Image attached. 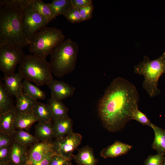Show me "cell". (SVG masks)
<instances>
[{"label":"cell","mask_w":165,"mask_h":165,"mask_svg":"<svg viewBox=\"0 0 165 165\" xmlns=\"http://www.w3.org/2000/svg\"><path fill=\"white\" fill-rule=\"evenodd\" d=\"M139 94L134 85L122 77L114 79L105 90L99 102L98 114L108 131L120 130L133 119L138 109Z\"/></svg>","instance_id":"cell-1"},{"label":"cell","mask_w":165,"mask_h":165,"mask_svg":"<svg viewBox=\"0 0 165 165\" xmlns=\"http://www.w3.org/2000/svg\"><path fill=\"white\" fill-rule=\"evenodd\" d=\"M23 7L6 5L0 7V42L21 48L29 45L22 26Z\"/></svg>","instance_id":"cell-2"},{"label":"cell","mask_w":165,"mask_h":165,"mask_svg":"<svg viewBox=\"0 0 165 165\" xmlns=\"http://www.w3.org/2000/svg\"><path fill=\"white\" fill-rule=\"evenodd\" d=\"M79 46L77 43L70 38L64 40L52 51L49 63L52 74L61 78L75 69Z\"/></svg>","instance_id":"cell-3"},{"label":"cell","mask_w":165,"mask_h":165,"mask_svg":"<svg viewBox=\"0 0 165 165\" xmlns=\"http://www.w3.org/2000/svg\"><path fill=\"white\" fill-rule=\"evenodd\" d=\"M134 72L143 76L142 86L150 97L159 95L160 91L158 86L159 79L165 73V52L153 60L144 56L143 61L134 66Z\"/></svg>","instance_id":"cell-4"},{"label":"cell","mask_w":165,"mask_h":165,"mask_svg":"<svg viewBox=\"0 0 165 165\" xmlns=\"http://www.w3.org/2000/svg\"><path fill=\"white\" fill-rule=\"evenodd\" d=\"M65 38L60 29L46 26L31 38L29 45L30 51L38 58L46 60L53 50L64 40Z\"/></svg>","instance_id":"cell-5"},{"label":"cell","mask_w":165,"mask_h":165,"mask_svg":"<svg viewBox=\"0 0 165 165\" xmlns=\"http://www.w3.org/2000/svg\"><path fill=\"white\" fill-rule=\"evenodd\" d=\"M18 72L24 79L38 86L47 85L53 79L49 63L33 54L25 55L19 64Z\"/></svg>","instance_id":"cell-6"},{"label":"cell","mask_w":165,"mask_h":165,"mask_svg":"<svg viewBox=\"0 0 165 165\" xmlns=\"http://www.w3.org/2000/svg\"><path fill=\"white\" fill-rule=\"evenodd\" d=\"M25 55L22 48L6 42H0V69L4 75L15 73L16 67Z\"/></svg>","instance_id":"cell-7"},{"label":"cell","mask_w":165,"mask_h":165,"mask_svg":"<svg viewBox=\"0 0 165 165\" xmlns=\"http://www.w3.org/2000/svg\"><path fill=\"white\" fill-rule=\"evenodd\" d=\"M22 26L24 35L29 42L32 37L49 23L29 3L23 7Z\"/></svg>","instance_id":"cell-8"},{"label":"cell","mask_w":165,"mask_h":165,"mask_svg":"<svg viewBox=\"0 0 165 165\" xmlns=\"http://www.w3.org/2000/svg\"><path fill=\"white\" fill-rule=\"evenodd\" d=\"M82 139L80 134L72 132L62 138L55 140L53 144L56 154L71 160L73 152L81 144Z\"/></svg>","instance_id":"cell-9"},{"label":"cell","mask_w":165,"mask_h":165,"mask_svg":"<svg viewBox=\"0 0 165 165\" xmlns=\"http://www.w3.org/2000/svg\"><path fill=\"white\" fill-rule=\"evenodd\" d=\"M56 154L53 141H40L31 146L28 149V161L38 162Z\"/></svg>","instance_id":"cell-10"},{"label":"cell","mask_w":165,"mask_h":165,"mask_svg":"<svg viewBox=\"0 0 165 165\" xmlns=\"http://www.w3.org/2000/svg\"><path fill=\"white\" fill-rule=\"evenodd\" d=\"M51 91V98L62 101L72 97L75 88L63 81L53 79L47 85Z\"/></svg>","instance_id":"cell-11"},{"label":"cell","mask_w":165,"mask_h":165,"mask_svg":"<svg viewBox=\"0 0 165 165\" xmlns=\"http://www.w3.org/2000/svg\"><path fill=\"white\" fill-rule=\"evenodd\" d=\"M28 159V149L14 140L11 145L8 162L10 165H26Z\"/></svg>","instance_id":"cell-12"},{"label":"cell","mask_w":165,"mask_h":165,"mask_svg":"<svg viewBox=\"0 0 165 165\" xmlns=\"http://www.w3.org/2000/svg\"><path fill=\"white\" fill-rule=\"evenodd\" d=\"M132 147L131 145L116 141L103 148L100 152V155L104 159L117 157L126 154Z\"/></svg>","instance_id":"cell-13"},{"label":"cell","mask_w":165,"mask_h":165,"mask_svg":"<svg viewBox=\"0 0 165 165\" xmlns=\"http://www.w3.org/2000/svg\"><path fill=\"white\" fill-rule=\"evenodd\" d=\"M22 75L19 72L15 73L9 75H4L3 78L4 86L7 91L13 96L16 97L23 92Z\"/></svg>","instance_id":"cell-14"},{"label":"cell","mask_w":165,"mask_h":165,"mask_svg":"<svg viewBox=\"0 0 165 165\" xmlns=\"http://www.w3.org/2000/svg\"><path fill=\"white\" fill-rule=\"evenodd\" d=\"M73 122L69 117L53 120V129L55 140L62 138L73 132Z\"/></svg>","instance_id":"cell-15"},{"label":"cell","mask_w":165,"mask_h":165,"mask_svg":"<svg viewBox=\"0 0 165 165\" xmlns=\"http://www.w3.org/2000/svg\"><path fill=\"white\" fill-rule=\"evenodd\" d=\"M16 114L15 108L0 113V132L5 133L12 137L16 130L14 123Z\"/></svg>","instance_id":"cell-16"},{"label":"cell","mask_w":165,"mask_h":165,"mask_svg":"<svg viewBox=\"0 0 165 165\" xmlns=\"http://www.w3.org/2000/svg\"><path fill=\"white\" fill-rule=\"evenodd\" d=\"M16 98L15 109L17 113H32L33 109L38 102L36 100L23 92Z\"/></svg>","instance_id":"cell-17"},{"label":"cell","mask_w":165,"mask_h":165,"mask_svg":"<svg viewBox=\"0 0 165 165\" xmlns=\"http://www.w3.org/2000/svg\"><path fill=\"white\" fill-rule=\"evenodd\" d=\"M73 159L78 165H96L97 160L95 157L93 149L86 145L79 150Z\"/></svg>","instance_id":"cell-18"},{"label":"cell","mask_w":165,"mask_h":165,"mask_svg":"<svg viewBox=\"0 0 165 165\" xmlns=\"http://www.w3.org/2000/svg\"><path fill=\"white\" fill-rule=\"evenodd\" d=\"M35 135L40 141H53V123L38 122L35 127Z\"/></svg>","instance_id":"cell-19"},{"label":"cell","mask_w":165,"mask_h":165,"mask_svg":"<svg viewBox=\"0 0 165 165\" xmlns=\"http://www.w3.org/2000/svg\"><path fill=\"white\" fill-rule=\"evenodd\" d=\"M46 104L51 111L53 121L68 117V108L62 101L56 100L51 97L47 100Z\"/></svg>","instance_id":"cell-20"},{"label":"cell","mask_w":165,"mask_h":165,"mask_svg":"<svg viewBox=\"0 0 165 165\" xmlns=\"http://www.w3.org/2000/svg\"><path fill=\"white\" fill-rule=\"evenodd\" d=\"M151 128L155 135L152 148L156 150L157 153L165 156V130L153 124Z\"/></svg>","instance_id":"cell-21"},{"label":"cell","mask_w":165,"mask_h":165,"mask_svg":"<svg viewBox=\"0 0 165 165\" xmlns=\"http://www.w3.org/2000/svg\"><path fill=\"white\" fill-rule=\"evenodd\" d=\"M38 120L32 113H18L16 114L14 123L16 130L28 131L32 125Z\"/></svg>","instance_id":"cell-22"},{"label":"cell","mask_w":165,"mask_h":165,"mask_svg":"<svg viewBox=\"0 0 165 165\" xmlns=\"http://www.w3.org/2000/svg\"><path fill=\"white\" fill-rule=\"evenodd\" d=\"M32 113L38 120V122H50L53 120L51 111L47 104L37 102Z\"/></svg>","instance_id":"cell-23"},{"label":"cell","mask_w":165,"mask_h":165,"mask_svg":"<svg viewBox=\"0 0 165 165\" xmlns=\"http://www.w3.org/2000/svg\"><path fill=\"white\" fill-rule=\"evenodd\" d=\"M30 3L49 23L56 18L48 3H45L40 0H30Z\"/></svg>","instance_id":"cell-24"},{"label":"cell","mask_w":165,"mask_h":165,"mask_svg":"<svg viewBox=\"0 0 165 165\" xmlns=\"http://www.w3.org/2000/svg\"><path fill=\"white\" fill-rule=\"evenodd\" d=\"M13 96L6 90L4 85L0 80V113L5 112L15 108Z\"/></svg>","instance_id":"cell-25"},{"label":"cell","mask_w":165,"mask_h":165,"mask_svg":"<svg viewBox=\"0 0 165 165\" xmlns=\"http://www.w3.org/2000/svg\"><path fill=\"white\" fill-rule=\"evenodd\" d=\"M12 137L15 141L27 148L40 141L35 136L23 130H16Z\"/></svg>","instance_id":"cell-26"},{"label":"cell","mask_w":165,"mask_h":165,"mask_svg":"<svg viewBox=\"0 0 165 165\" xmlns=\"http://www.w3.org/2000/svg\"><path fill=\"white\" fill-rule=\"evenodd\" d=\"M23 92L36 100H44L46 98L45 92L37 86L24 79L22 82Z\"/></svg>","instance_id":"cell-27"},{"label":"cell","mask_w":165,"mask_h":165,"mask_svg":"<svg viewBox=\"0 0 165 165\" xmlns=\"http://www.w3.org/2000/svg\"><path fill=\"white\" fill-rule=\"evenodd\" d=\"M48 4L56 17L64 15L73 7L71 0H53Z\"/></svg>","instance_id":"cell-28"},{"label":"cell","mask_w":165,"mask_h":165,"mask_svg":"<svg viewBox=\"0 0 165 165\" xmlns=\"http://www.w3.org/2000/svg\"><path fill=\"white\" fill-rule=\"evenodd\" d=\"M64 16L68 21L72 24L83 21L79 9L73 6Z\"/></svg>","instance_id":"cell-29"},{"label":"cell","mask_w":165,"mask_h":165,"mask_svg":"<svg viewBox=\"0 0 165 165\" xmlns=\"http://www.w3.org/2000/svg\"><path fill=\"white\" fill-rule=\"evenodd\" d=\"M133 119L136 120L143 125H147L151 127L152 124L146 115L140 111L138 109L134 112Z\"/></svg>","instance_id":"cell-30"},{"label":"cell","mask_w":165,"mask_h":165,"mask_svg":"<svg viewBox=\"0 0 165 165\" xmlns=\"http://www.w3.org/2000/svg\"><path fill=\"white\" fill-rule=\"evenodd\" d=\"M164 156L158 153L149 155L145 160L144 165H163Z\"/></svg>","instance_id":"cell-31"},{"label":"cell","mask_w":165,"mask_h":165,"mask_svg":"<svg viewBox=\"0 0 165 165\" xmlns=\"http://www.w3.org/2000/svg\"><path fill=\"white\" fill-rule=\"evenodd\" d=\"M71 163V160L56 154L52 156L49 165H67Z\"/></svg>","instance_id":"cell-32"},{"label":"cell","mask_w":165,"mask_h":165,"mask_svg":"<svg viewBox=\"0 0 165 165\" xmlns=\"http://www.w3.org/2000/svg\"><path fill=\"white\" fill-rule=\"evenodd\" d=\"M94 9L93 4L78 9L83 21L89 20L92 18Z\"/></svg>","instance_id":"cell-33"},{"label":"cell","mask_w":165,"mask_h":165,"mask_svg":"<svg viewBox=\"0 0 165 165\" xmlns=\"http://www.w3.org/2000/svg\"><path fill=\"white\" fill-rule=\"evenodd\" d=\"M13 141L11 135L5 133L0 132V148L11 145Z\"/></svg>","instance_id":"cell-34"},{"label":"cell","mask_w":165,"mask_h":165,"mask_svg":"<svg viewBox=\"0 0 165 165\" xmlns=\"http://www.w3.org/2000/svg\"><path fill=\"white\" fill-rule=\"evenodd\" d=\"M30 0H1L0 7L6 5H15L23 7L29 3Z\"/></svg>","instance_id":"cell-35"},{"label":"cell","mask_w":165,"mask_h":165,"mask_svg":"<svg viewBox=\"0 0 165 165\" xmlns=\"http://www.w3.org/2000/svg\"><path fill=\"white\" fill-rule=\"evenodd\" d=\"M11 147V145L0 148V163L8 161Z\"/></svg>","instance_id":"cell-36"},{"label":"cell","mask_w":165,"mask_h":165,"mask_svg":"<svg viewBox=\"0 0 165 165\" xmlns=\"http://www.w3.org/2000/svg\"><path fill=\"white\" fill-rule=\"evenodd\" d=\"M71 2L73 6L78 9L93 4L91 0H71Z\"/></svg>","instance_id":"cell-37"},{"label":"cell","mask_w":165,"mask_h":165,"mask_svg":"<svg viewBox=\"0 0 165 165\" xmlns=\"http://www.w3.org/2000/svg\"><path fill=\"white\" fill-rule=\"evenodd\" d=\"M52 156L49 157L42 160L37 162L27 161L26 165H49Z\"/></svg>","instance_id":"cell-38"},{"label":"cell","mask_w":165,"mask_h":165,"mask_svg":"<svg viewBox=\"0 0 165 165\" xmlns=\"http://www.w3.org/2000/svg\"><path fill=\"white\" fill-rule=\"evenodd\" d=\"M0 165H10L8 162L0 163Z\"/></svg>","instance_id":"cell-39"},{"label":"cell","mask_w":165,"mask_h":165,"mask_svg":"<svg viewBox=\"0 0 165 165\" xmlns=\"http://www.w3.org/2000/svg\"><path fill=\"white\" fill-rule=\"evenodd\" d=\"M163 165H165V156H164Z\"/></svg>","instance_id":"cell-40"},{"label":"cell","mask_w":165,"mask_h":165,"mask_svg":"<svg viewBox=\"0 0 165 165\" xmlns=\"http://www.w3.org/2000/svg\"><path fill=\"white\" fill-rule=\"evenodd\" d=\"M67 165H72V163H70V164H68Z\"/></svg>","instance_id":"cell-41"}]
</instances>
